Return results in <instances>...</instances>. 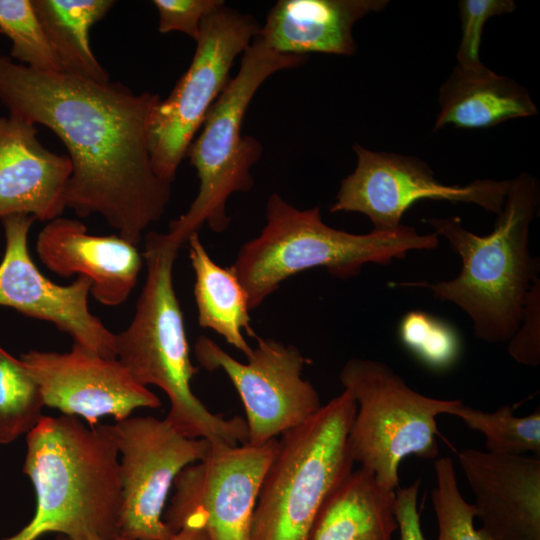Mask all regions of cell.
I'll return each instance as SVG.
<instances>
[{
	"label": "cell",
	"mask_w": 540,
	"mask_h": 540,
	"mask_svg": "<svg viewBox=\"0 0 540 540\" xmlns=\"http://www.w3.org/2000/svg\"><path fill=\"white\" fill-rule=\"evenodd\" d=\"M447 414L460 418L467 427L481 432L485 436L487 452L512 455L532 452L540 456L539 409L528 416L516 417L510 405L495 412H484L457 400Z\"/></svg>",
	"instance_id": "25"
},
{
	"label": "cell",
	"mask_w": 540,
	"mask_h": 540,
	"mask_svg": "<svg viewBox=\"0 0 540 540\" xmlns=\"http://www.w3.org/2000/svg\"><path fill=\"white\" fill-rule=\"evenodd\" d=\"M242 363L209 337L194 344L195 357L208 371L222 370L237 390L246 413L247 443L262 445L297 427L320 408L319 394L302 378L308 360L294 345L257 337Z\"/></svg>",
	"instance_id": "12"
},
{
	"label": "cell",
	"mask_w": 540,
	"mask_h": 540,
	"mask_svg": "<svg viewBox=\"0 0 540 540\" xmlns=\"http://www.w3.org/2000/svg\"><path fill=\"white\" fill-rule=\"evenodd\" d=\"M436 486L431 492L438 523V540H490L474 526L475 508L460 493L451 458L434 463Z\"/></svg>",
	"instance_id": "28"
},
{
	"label": "cell",
	"mask_w": 540,
	"mask_h": 540,
	"mask_svg": "<svg viewBox=\"0 0 540 540\" xmlns=\"http://www.w3.org/2000/svg\"><path fill=\"white\" fill-rule=\"evenodd\" d=\"M0 32L9 38L10 58L44 72H62L35 13L32 0H0Z\"/></svg>",
	"instance_id": "26"
},
{
	"label": "cell",
	"mask_w": 540,
	"mask_h": 540,
	"mask_svg": "<svg viewBox=\"0 0 540 540\" xmlns=\"http://www.w3.org/2000/svg\"><path fill=\"white\" fill-rule=\"evenodd\" d=\"M399 337L403 345L423 364L446 370L457 361L461 342L454 327L423 311H409L400 320Z\"/></svg>",
	"instance_id": "27"
},
{
	"label": "cell",
	"mask_w": 540,
	"mask_h": 540,
	"mask_svg": "<svg viewBox=\"0 0 540 540\" xmlns=\"http://www.w3.org/2000/svg\"><path fill=\"white\" fill-rule=\"evenodd\" d=\"M278 439L262 445L211 443L202 460L176 477L163 514L172 534L184 526L203 528L209 540H251L255 505Z\"/></svg>",
	"instance_id": "10"
},
{
	"label": "cell",
	"mask_w": 540,
	"mask_h": 540,
	"mask_svg": "<svg viewBox=\"0 0 540 540\" xmlns=\"http://www.w3.org/2000/svg\"><path fill=\"white\" fill-rule=\"evenodd\" d=\"M119 454L122 504L118 536L165 540L164 506L177 475L208 454L211 442L187 438L165 419L132 417L111 425Z\"/></svg>",
	"instance_id": "11"
},
{
	"label": "cell",
	"mask_w": 540,
	"mask_h": 540,
	"mask_svg": "<svg viewBox=\"0 0 540 540\" xmlns=\"http://www.w3.org/2000/svg\"><path fill=\"white\" fill-rule=\"evenodd\" d=\"M26 445L23 472L36 508L26 526L3 540H38L50 532L69 540L118 536L122 497L111 425L44 415Z\"/></svg>",
	"instance_id": "2"
},
{
	"label": "cell",
	"mask_w": 540,
	"mask_h": 540,
	"mask_svg": "<svg viewBox=\"0 0 540 540\" xmlns=\"http://www.w3.org/2000/svg\"><path fill=\"white\" fill-rule=\"evenodd\" d=\"M438 244L436 233L420 234L403 224L396 230L367 234L338 230L323 222L318 206L299 210L273 193L262 232L240 248L230 268L252 310L299 272L323 267L332 276L347 279L367 263L389 264L411 250H432Z\"/></svg>",
	"instance_id": "5"
},
{
	"label": "cell",
	"mask_w": 540,
	"mask_h": 540,
	"mask_svg": "<svg viewBox=\"0 0 540 540\" xmlns=\"http://www.w3.org/2000/svg\"><path fill=\"white\" fill-rule=\"evenodd\" d=\"M35 218L11 215L1 220L5 249L0 262V306L50 322L74 343L104 358H116L115 333L88 306L91 280L78 276L69 285L45 277L28 250V233Z\"/></svg>",
	"instance_id": "14"
},
{
	"label": "cell",
	"mask_w": 540,
	"mask_h": 540,
	"mask_svg": "<svg viewBox=\"0 0 540 540\" xmlns=\"http://www.w3.org/2000/svg\"><path fill=\"white\" fill-rule=\"evenodd\" d=\"M56 540H69V539L63 535H60L57 537ZM92 540H118V539H117V536H115V537H101V538H96Z\"/></svg>",
	"instance_id": "34"
},
{
	"label": "cell",
	"mask_w": 540,
	"mask_h": 540,
	"mask_svg": "<svg viewBox=\"0 0 540 540\" xmlns=\"http://www.w3.org/2000/svg\"><path fill=\"white\" fill-rule=\"evenodd\" d=\"M420 480L395 490V516L400 540H427L421 527L417 498Z\"/></svg>",
	"instance_id": "32"
},
{
	"label": "cell",
	"mask_w": 540,
	"mask_h": 540,
	"mask_svg": "<svg viewBox=\"0 0 540 540\" xmlns=\"http://www.w3.org/2000/svg\"><path fill=\"white\" fill-rule=\"evenodd\" d=\"M386 0H279L269 10L257 37L287 55H352L354 24L383 10Z\"/></svg>",
	"instance_id": "19"
},
{
	"label": "cell",
	"mask_w": 540,
	"mask_h": 540,
	"mask_svg": "<svg viewBox=\"0 0 540 540\" xmlns=\"http://www.w3.org/2000/svg\"><path fill=\"white\" fill-rule=\"evenodd\" d=\"M539 199L536 178L521 173L511 180L495 226L487 235L468 231L456 216L425 219L460 256L461 271L447 281L399 282L393 286L426 288L434 298L464 311L479 339L509 341L521 323L529 293L539 281V261L529 250L530 225Z\"/></svg>",
	"instance_id": "3"
},
{
	"label": "cell",
	"mask_w": 540,
	"mask_h": 540,
	"mask_svg": "<svg viewBox=\"0 0 540 540\" xmlns=\"http://www.w3.org/2000/svg\"><path fill=\"white\" fill-rule=\"evenodd\" d=\"M187 243L195 273L199 325L215 331L247 358L252 348L243 331L251 337L257 336L250 325L248 298L242 284L230 267H221L211 259L198 233H193Z\"/></svg>",
	"instance_id": "22"
},
{
	"label": "cell",
	"mask_w": 540,
	"mask_h": 540,
	"mask_svg": "<svg viewBox=\"0 0 540 540\" xmlns=\"http://www.w3.org/2000/svg\"><path fill=\"white\" fill-rule=\"evenodd\" d=\"M397 529L395 490L360 468L324 502L309 540H392Z\"/></svg>",
	"instance_id": "21"
},
{
	"label": "cell",
	"mask_w": 540,
	"mask_h": 540,
	"mask_svg": "<svg viewBox=\"0 0 540 540\" xmlns=\"http://www.w3.org/2000/svg\"><path fill=\"white\" fill-rule=\"evenodd\" d=\"M159 14L158 31L182 32L194 41L200 34L203 19L225 4L223 0H154Z\"/></svg>",
	"instance_id": "30"
},
{
	"label": "cell",
	"mask_w": 540,
	"mask_h": 540,
	"mask_svg": "<svg viewBox=\"0 0 540 540\" xmlns=\"http://www.w3.org/2000/svg\"><path fill=\"white\" fill-rule=\"evenodd\" d=\"M344 390L357 410L348 434L350 455L384 488L396 490L399 465L408 456L438 455L436 417L457 402L413 390L387 364L351 358L341 369Z\"/></svg>",
	"instance_id": "8"
},
{
	"label": "cell",
	"mask_w": 540,
	"mask_h": 540,
	"mask_svg": "<svg viewBox=\"0 0 540 540\" xmlns=\"http://www.w3.org/2000/svg\"><path fill=\"white\" fill-rule=\"evenodd\" d=\"M355 170L340 184L331 213L357 212L367 216L375 231L398 229L405 212L422 199L471 203L499 214L511 180H475L446 185L426 163L415 157L353 146Z\"/></svg>",
	"instance_id": "13"
},
{
	"label": "cell",
	"mask_w": 540,
	"mask_h": 540,
	"mask_svg": "<svg viewBox=\"0 0 540 540\" xmlns=\"http://www.w3.org/2000/svg\"><path fill=\"white\" fill-rule=\"evenodd\" d=\"M439 105L434 130L449 125L466 129L489 128L510 119L537 114L524 87L487 67L475 71L456 66L440 88Z\"/></svg>",
	"instance_id": "20"
},
{
	"label": "cell",
	"mask_w": 540,
	"mask_h": 540,
	"mask_svg": "<svg viewBox=\"0 0 540 540\" xmlns=\"http://www.w3.org/2000/svg\"><path fill=\"white\" fill-rule=\"evenodd\" d=\"M357 405L346 390L281 435L254 509L251 540H309L327 498L351 474Z\"/></svg>",
	"instance_id": "6"
},
{
	"label": "cell",
	"mask_w": 540,
	"mask_h": 540,
	"mask_svg": "<svg viewBox=\"0 0 540 540\" xmlns=\"http://www.w3.org/2000/svg\"><path fill=\"white\" fill-rule=\"evenodd\" d=\"M160 99L119 82L35 70L0 53V103L50 129L68 151L67 208L80 217L101 215L136 246L171 198L149 148V118Z\"/></svg>",
	"instance_id": "1"
},
{
	"label": "cell",
	"mask_w": 540,
	"mask_h": 540,
	"mask_svg": "<svg viewBox=\"0 0 540 540\" xmlns=\"http://www.w3.org/2000/svg\"><path fill=\"white\" fill-rule=\"evenodd\" d=\"M118 540H130L117 536ZM165 540H209L207 532L197 526H184Z\"/></svg>",
	"instance_id": "33"
},
{
	"label": "cell",
	"mask_w": 540,
	"mask_h": 540,
	"mask_svg": "<svg viewBox=\"0 0 540 540\" xmlns=\"http://www.w3.org/2000/svg\"><path fill=\"white\" fill-rule=\"evenodd\" d=\"M306 60L307 56L278 53L257 36L243 52L238 73L210 108L186 153L197 172L199 190L188 210L169 224L167 235L179 247L205 224L217 233L229 227L227 200L253 187L251 168L263 151L259 140L241 134L247 108L266 79Z\"/></svg>",
	"instance_id": "7"
},
{
	"label": "cell",
	"mask_w": 540,
	"mask_h": 540,
	"mask_svg": "<svg viewBox=\"0 0 540 540\" xmlns=\"http://www.w3.org/2000/svg\"><path fill=\"white\" fill-rule=\"evenodd\" d=\"M509 341L508 351L515 361L528 366L540 363L539 281L532 287L521 323Z\"/></svg>",
	"instance_id": "31"
},
{
	"label": "cell",
	"mask_w": 540,
	"mask_h": 540,
	"mask_svg": "<svg viewBox=\"0 0 540 540\" xmlns=\"http://www.w3.org/2000/svg\"><path fill=\"white\" fill-rule=\"evenodd\" d=\"M490 540H540V459L464 449L457 455Z\"/></svg>",
	"instance_id": "16"
},
{
	"label": "cell",
	"mask_w": 540,
	"mask_h": 540,
	"mask_svg": "<svg viewBox=\"0 0 540 540\" xmlns=\"http://www.w3.org/2000/svg\"><path fill=\"white\" fill-rule=\"evenodd\" d=\"M36 251L50 271L62 277L89 278L90 293L106 306H118L128 299L144 261L138 246L119 235H91L81 221L63 217L42 228Z\"/></svg>",
	"instance_id": "18"
},
{
	"label": "cell",
	"mask_w": 540,
	"mask_h": 540,
	"mask_svg": "<svg viewBox=\"0 0 540 540\" xmlns=\"http://www.w3.org/2000/svg\"><path fill=\"white\" fill-rule=\"evenodd\" d=\"M20 359L39 385L44 406L84 418L90 426L111 416L123 420L138 408L157 409L160 399L137 383L118 361L73 343L66 353L30 350Z\"/></svg>",
	"instance_id": "15"
},
{
	"label": "cell",
	"mask_w": 540,
	"mask_h": 540,
	"mask_svg": "<svg viewBox=\"0 0 540 540\" xmlns=\"http://www.w3.org/2000/svg\"><path fill=\"white\" fill-rule=\"evenodd\" d=\"M37 132L25 118L0 115V221L28 215L47 223L67 208L72 163L45 148Z\"/></svg>",
	"instance_id": "17"
},
{
	"label": "cell",
	"mask_w": 540,
	"mask_h": 540,
	"mask_svg": "<svg viewBox=\"0 0 540 540\" xmlns=\"http://www.w3.org/2000/svg\"><path fill=\"white\" fill-rule=\"evenodd\" d=\"M179 249L167 233L145 235L146 280L130 324L115 334L116 359L137 383L155 385L166 393L170 410L165 420L183 436L229 445L247 443L245 418L212 413L192 391L191 381L199 368L190 359L173 284Z\"/></svg>",
	"instance_id": "4"
},
{
	"label": "cell",
	"mask_w": 540,
	"mask_h": 540,
	"mask_svg": "<svg viewBox=\"0 0 540 540\" xmlns=\"http://www.w3.org/2000/svg\"><path fill=\"white\" fill-rule=\"evenodd\" d=\"M35 13L62 72L107 82L109 74L93 54L90 28L114 6L113 0H32Z\"/></svg>",
	"instance_id": "23"
},
{
	"label": "cell",
	"mask_w": 540,
	"mask_h": 540,
	"mask_svg": "<svg viewBox=\"0 0 540 540\" xmlns=\"http://www.w3.org/2000/svg\"><path fill=\"white\" fill-rule=\"evenodd\" d=\"M250 15L224 4L202 21L191 64L167 98L152 109L148 138L155 174L172 184L207 113L230 81L236 57L257 36Z\"/></svg>",
	"instance_id": "9"
},
{
	"label": "cell",
	"mask_w": 540,
	"mask_h": 540,
	"mask_svg": "<svg viewBox=\"0 0 540 540\" xmlns=\"http://www.w3.org/2000/svg\"><path fill=\"white\" fill-rule=\"evenodd\" d=\"M38 383L21 359L0 345V444L28 434L42 419Z\"/></svg>",
	"instance_id": "24"
},
{
	"label": "cell",
	"mask_w": 540,
	"mask_h": 540,
	"mask_svg": "<svg viewBox=\"0 0 540 540\" xmlns=\"http://www.w3.org/2000/svg\"><path fill=\"white\" fill-rule=\"evenodd\" d=\"M458 7L462 35L456 54L457 66L481 70L485 67L479 57L485 23L493 16L513 12L515 3L512 0H461Z\"/></svg>",
	"instance_id": "29"
}]
</instances>
